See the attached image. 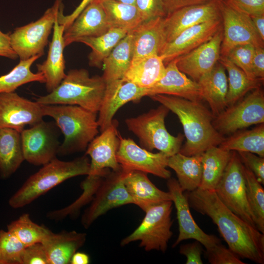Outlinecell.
<instances>
[{
    "label": "cell",
    "mask_w": 264,
    "mask_h": 264,
    "mask_svg": "<svg viewBox=\"0 0 264 264\" xmlns=\"http://www.w3.org/2000/svg\"><path fill=\"white\" fill-rule=\"evenodd\" d=\"M176 114L180 121L186 139L179 153L191 156L202 154L224 139L213 125L214 116L201 102L164 94L149 96Z\"/></svg>",
    "instance_id": "cell-2"
},
{
    "label": "cell",
    "mask_w": 264,
    "mask_h": 264,
    "mask_svg": "<svg viewBox=\"0 0 264 264\" xmlns=\"http://www.w3.org/2000/svg\"><path fill=\"white\" fill-rule=\"evenodd\" d=\"M205 256L211 264H245L240 258L221 242L206 249Z\"/></svg>",
    "instance_id": "cell-43"
},
{
    "label": "cell",
    "mask_w": 264,
    "mask_h": 264,
    "mask_svg": "<svg viewBox=\"0 0 264 264\" xmlns=\"http://www.w3.org/2000/svg\"><path fill=\"white\" fill-rule=\"evenodd\" d=\"M124 183L133 204L145 212L150 207L166 201H172L169 192L162 191L149 179L147 174L131 171L125 176Z\"/></svg>",
    "instance_id": "cell-25"
},
{
    "label": "cell",
    "mask_w": 264,
    "mask_h": 264,
    "mask_svg": "<svg viewBox=\"0 0 264 264\" xmlns=\"http://www.w3.org/2000/svg\"><path fill=\"white\" fill-rule=\"evenodd\" d=\"M167 167L175 172L178 183L184 192L198 188L202 173V154L187 156L178 152L168 157Z\"/></svg>",
    "instance_id": "cell-30"
},
{
    "label": "cell",
    "mask_w": 264,
    "mask_h": 264,
    "mask_svg": "<svg viewBox=\"0 0 264 264\" xmlns=\"http://www.w3.org/2000/svg\"><path fill=\"white\" fill-rule=\"evenodd\" d=\"M223 32L220 56H225L235 46L251 44L264 47L263 41L258 34L251 17L220 0Z\"/></svg>",
    "instance_id": "cell-13"
},
{
    "label": "cell",
    "mask_w": 264,
    "mask_h": 264,
    "mask_svg": "<svg viewBox=\"0 0 264 264\" xmlns=\"http://www.w3.org/2000/svg\"><path fill=\"white\" fill-rule=\"evenodd\" d=\"M106 87L102 76L91 77L86 69H73L67 72L55 89L45 95L39 96L36 101L42 105H77L98 113Z\"/></svg>",
    "instance_id": "cell-4"
},
{
    "label": "cell",
    "mask_w": 264,
    "mask_h": 264,
    "mask_svg": "<svg viewBox=\"0 0 264 264\" xmlns=\"http://www.w3.org/2000/svg\"><path fill=\"white\" fill-rule=\"evenodd\" d=\"M185 195L191 207L217 226L230 250L241 259L264 264V234L228 208L214 190L198 188Z\"/></svg>",
    "instance_id": "cell-1"
},
{
    "label": "cell",
    "mask_w": 264,
    "mask_h": 264,
    "mask_svg": "<svg viewBox=\"0 0 264 264\" xmlns=\"http://www.w3.org/2000/svg\"><path fill=\"white\" fill-rule=\"evenodd\" d=\"M25 247L10 232L0 230V264H22Z\"/></svg>",
    "instance_id": "cell-41"
},
{
    "label": "cell",
    "mask_w": 264,
    "mask_h": 264,
    "mask_svg": "<svg viewBox=\"0 0 264 264\" xmlns=\"http://www.w3.org/2000/svg\"><path fill=\"white\" fill-rule=\"evenodd\" d=\"M163 18L157 17L144 21L132 31V62L152 55H159L165 44L162 28Z\"/></svg>",
    "instance_id": "cell-26"
},
{
    "label": "cell",
    "mask_w": 264,
    "mask_h": 264,
    "mask_svg": "<svg viewBox=\"0 0 264 264\" xmlns=\"http://www.w3.org/2000/svg\"><path fill=\"white\" fill-rule=\"evenodd\" d=\"M60 132L54 121L43 120L24 129L21 132L24 160L34 165L43 166L56 158L61 144Z\"/></svg>",
    "instance_id": "cell-11"
},
{
    "label": "cell",
    "mask_w": 264,
    "mask_h": 264,
    "mask_svg": "<svg viewBox=\"0 0 264 264\" xmlns=\"http://www.w3.org/2000/svg\"><path fill=\"white\" fill-rule=\"evenodd\" d=\"M22 264H48L42 242L25 247L22 256Z\"/></svg>",
    "instance_id": "cell-46"
},
{
    "label": "cell",
    "mask_w": 264,
    "mask_h": 264,
    "mask_svg": "<svg viewBox=\"0 0 264 264\" xmlns=\"http://www.w3.org/2000/svg\"><path fill=\"white\" fill-rule=\"evenodd\" d=\"M110 28L101 3L93 0L65 29V46L77 42L81 38L99 36Z\"/></svg>",
    "instance_id": "cell-22"
},
{
    "label": "cell",
    "mask_w": 264,
    "mask_h": 264,
    "mask_svg": "<svg viewBox=\"0 0 264 264\" xmlns=\"http://www.w3.org/2000/svg\"><path fill=\"white\" fill-rule=\"evenodd\" d=\"M7 230L26 247L42 242L51 233L46 227L33 222L28 214H23L7 225Z\"/></svg>",
    "instance_id": "cell-39"
},
{
    "label": "cell",
    "mask_w": 264,
    "mask_h": 264,
    "mask_svg": "<svg viewBox=\"0 0 264 264\" xmlns=\"http://www.w3.org/2000/svg\"><path fill=\"white\" fill-rule=\"evenodd\" d=\"M169 111L161 104L137 117L125 120L128 130L138 137L142 148L150 152L158 150L169 157L179 152L184 139L181 133L175 136L167 130L165 119Z\"/></svg>",
    "instance_id": "cell-6"
},
{
    "label": "cell",
    "mask_w": 264,
    "mask_h": 264,
    "mask_svg": "<svg viewBox=\"0 0 264 264\" xmlns=\"http://www.w3.org/2000/svg\"><path fill=\"white\" fill-rule=\"evenodd\" d=\"M228 73V90L226 95L227 107L242 99L248 92L260 87V80H253L226 56H220L218 61Z\"/></svg>",
    "instance_id": "cell-37"
},
{
    "label": "cell",
    "mask_w": 264,
    "mask_h": 264,
    "mask_svg": "<svg viewBox=\"0 0 264 264\" xmlns=\"http://www.w3.org/2000/svg\"><path fill=\"white\" fill-rule=\"evenodd\" d=\"M115 0L123 2V3L134 4L135 0Z\"/></svg>",
    "instance_id": "cell-55"
},
{
    "label": "cell",
    "mask_w": 264,
    "mask_h": 264,
    "mask_svg": "<svg viewBox=\"0 0 264 264\" xmlns=\"http://www.w3.org/2000/svg\"><path fill=\"white\" fill-rule=\"evenodd\" d=\"M202 244L196 241L192 243L181 244L179 253L186 257V264H202L201 259Z\"/></svg>",
    "instance_id": "cell-48"
},
{
    "label": "cell",
    "mask_w": 264,
    "mask_h": 264,
    "mask_svg": "<svg viewBox=\"0 0 264 264\" xmlns=\"http://www.w3.org/2000/svg\"><path fill=\"white\" fill-rule=\"evenodd\" d=\"M40 56H34L20 62L8 73L0 76V93L14 92L21 86L32 82L44 83V75L40 72L33 73L31 66Z\"/></svg>",
    "instance_id": "cell-38"
},
{
    "label": "cell",
    "mask_w": 264,
    "mask_h": 264,
    "mask_svg": "<svg viewBox=\"0 0 264 264\" xmlns=\"http://www.w3.org/2000/svg\"><path fill=\"white\" fill-rule=\"evenodd\" d=\"M166 16L183 7L200 4L210 0H161Z\"/></svg>",
    "instance_id": "cell-51"
},
{
    "label": "cell",
    "mask_w": 264,
    "mask_h": 264,
    "mask_svg": "<svg viewBox=\"0 0 264 264\" xmlns=\"http://www.w3.org/2000/svg\"><path fill=\"white\" fill-rule=\"evenodd\" d=\"M9 35L0 30V56L15 60L18 57L11 47Z\"/></svg>",
    "instance_id": "cell-52"
},
{
    "label": "cell",
    "mask_w": 264,
    "mask_h": 264,
    "mask_svg": "<svg viewBox=\"0 0 264 264\" xmlns=\"http://www.w3.org/2000/svg\"><path fill=\"white\" fill-rule=\"evenodd\" d=\"M53 29V36L49 44L46 59L43 63L36 65L38 72L41 73L44 77V83L48 93L60 84L66 75L63 54L65 47L63 38L65 27L59 23L58 16Z\"/></svg>",
    "instance_id": "cell-24"
},
{
    "label": "cell",
    "mask_w": 264,
    "mask_h": 264,
    "mask_svg": "<svg viewBox=\"0 0 264 264\" xmlns=\"http://www.w3.org/2000/svg\"><path fill=\"white\" fill-rule=\"evenodd\" d=\"M89 167L86 154L68 161L56 157L31 175L10 198L9 204L13 208L23 207L64 181L88 175Z\"/></svg>",
    "instance_id": "cell-5"
},
{
    "label": "cell",
    "mask_w": 264,
    "mask_h": 264,
    "mask_svg": "<svg viewBox=\"0 0 264 264\" xmlns=\"http://www.w3.org/2000/svg\"><path fill=\"white\" fill-rule=\"evenodd\" d=\"M87 235L75 231L52 233L42 242L48 264H68L73 254L83 246Z\"/></svg>",
    "instance_id": "cell-27"
},
{
    "label": "cell",
    "mask_w": 264,
    "mask_h": 264,
    "mask_svg": "<svg viewBox=\"0 0 264 264\" xmlns=\"http://www.w3.org/2000/svg\"><path fill=\"white\" fill-rule=\"evenodd\" d=\"M164 94L201 102L203 99L198 83L188 78L177 68L175 60L166 65L164 76L146 89V96Z\"/></svg>",
    "instance_id": "cell-23"
},
{
    "label": "cell",
    "mask_w": 264,
    "mask_h": 264,
    "mask_svg": "<svg viewBox=\"0 0 264 264\" xmlns=\"http://www.w3.org/2000/svg\"><path fill=\"white\" fill-rule=\"evenodd\" d=\"M62 4V0H56L38 20L17 27L10 34L11 47L20 60L44 54V47Z\"/></svg>",
    "instance_id": "cell-8"
},
{
    "label": "cell",
    "mask_w": 264,
    "mask_h": 264,
    "mask_svg": "<svg viewBox=\"0 0 264 264\" xmlns=\"http://www.w3.org/2000/svg\"><path fill=\"white\" fill-rule=\"evenodd\" d=\"M262 123H264V94L260 87L227 107L213 120L214 128L222 135Z\"/></svg>",
    "instance_id": "cell-10"
},
{
    "label": "cell",
    "mask_w": 264,
    "mask_h": 264,
    "mask_svg": "<svg viewBox=\"0 0 264 264\" xmlns=\"http://www.w3.org/2000/svg\"><path fill=\"white\" fill-rule=\"evenodd\" d=\"M228 4L250 17L264 15V0H225Z\"/></svg>",
    "instance_id": "cell-47"
},
{
    "label": "cell",
    "mask_w": 264,
    "mask_h": 264,
    "mask_svg": "<svg viewBox=\"0 0 264 264\" xmlns=\"http://www.w3.org/2000/svg\"><path fill=\"white\" fill-rule=\"evenodd\" d=\"M128 32L124 29L110 28L101 35L81 38L77 42L82 43L91 48L88 56L89 65L100 68L104 60Z\"/></svg>",
    "instance_id": "cell-34"
},
{
    "label": "cell",
    "mask_w": 264,
    "mask_h": 264,
    "mask_svg": "<svg viewBox=\"0 0 264 264\" xmlns=\"http://www.w3.org/2000/svg\"><path fill=\"white\" fill-rule=\"evenodd\" d=\"M232 154V151L219 146L212 147L202 154V173L198 188L214 190L220 180Z\"/></svg>",
    "instance_id": "cell-33"
},
{
    "label": "cell",
    "mask_w": 264,
    "mask_h": 264,
    "mask_svg": "<svg viewBox=\"0 0 264 264\" xmlns=\"http://www.w3.org/2000/svg\"><path fill=\"white\" fill-rule=\"evenodd\" d=\"M198 83L203 99L208 102L214 117L217 116L227 107L228 79L224 67L218 62Z\"/></svg>",
    "instance_id": "cell-28"
},
{
    "label": "cell",
    "mask_w": 264,
    "mask_h": 264,
    "mask_svg": "<svg viewBox=\"0 0 264 264\" xmlns=\"http://www.w3.org/2000/svg\"><path fill=\"white\" fill-rule=\"evenodd\" d=\"M134 4L144 22L166 16L161 0H135Z\"/></svg>",
    "instance_id": "cell-44"
},
{
    "label": "cell",
    "mask_w": 264,
    "mask_h": 264,
    "mask_svg": "<svg viewBox=\"0 0 264 264\" xmlns=\"http://www.w3.org/2000/svg\"><path fill=\"white\" fill-rule=\"evenodd\" d=\"M221 18L194 25L181 32L172 41L165 44L159 55L167 65L211 39L221 27Z\"/></svg>",
    "instance_id": "cell-21"
},
{
    "label": "cell",
    "mask_w": 264,
    "mask_h": 264,
    "mask_svg": "<svg viewBox=\"0 0 264 264\" xmlns=\"http://www.w3.org/2000/svg\"><path fill=\"white\" fill-rule=\"evenodd\" d=\"M165 71L166 66L162 58L154 55L132 62L122 80L147 88L161 79Z\"/></svg>",
    "instance_id": "cell-32"
},
{
    "label": "cell",
    "mask_w": 264,
    "mask_h": 264,
    "mask_svg": "<svg viewBox=\"0 0 264 264\" xmlns=\"http://www.w3.org/2000/svg\"><path fill=\"white\" fill-rule=\"evenodd\" d=\"M127 173L121 167L110 171L105 176L82 216L81 223L85 228H88L99 217L112 209L133 204L124 183Z\"/></svg>",
    "instance_id": "cell-12"
},
{
    "label": "cell",
    "mask_w": 264,
    "mask_h": 264,
    "mask_svg": "<svg viewBox=\"0 0 264 264\" xmlns=\"http://www.w3.org/2000/svg\"><path fill=\"white\" fill-rule=\"evenodd\" d=\"M118 124L117 120H113L112 124L88 145L85 154L90 158L88 175L105 177L110 169L116 171L121 168L116 159L120 143Z\"/></svg>",
    "instance_id": "cell-17"
},
{
    "label": "cell",
    "mask_w": 264,
    "mask_h": 264,
    "mask_svg": "<svg viewBox=\"0 0 264 264\" xmlns=\"http://www.w3.org/2000/svg\"><path fill=\"white\" fill-rule=\"evenodd\" d=\"M252 71L255 78L261 81L264 79V48L255 47L252 63Z\"/></svg>",
    "instance_id": "cell-49"
},
{
    "label": "cell",
    "mask_w": 264,
    "mask_h": 264,
    "mask_svg": "<svg viewBox=\"0 0 264 264\" xmlns=\"http://www.w3.org/2000/svg\"><path fill=\"white\" fill-rule=\"evenodd\" d=\"M223 32L221 27L207 42L175 60L178 69L198 82L218 62Z\"/></svg>",
    "instance_id": "cell-19"
},
{
    "label": "cell",
    "mask_w": 264,
    "mask_h": 264,
    "mask_svg": "<svg viewBox=\"0 0 264 264\" xmlns=\"http://www.w3.org/2000/svg\"><path fill=\"white\" fill-rule=\"evenodd\" d=\"M173 204L172 201H166L146 210L140 225L122 240L121 246L139 241V246L147 251L155 250L164 253L173 235L171 231Z\"/></svg>",
    "instance_id": "cell-7"
},
{
    "label": "cell",
    "mask_w": 264,
    "mask_h": 264,
    "mask_svg": "<svg viewBox=\"0 0 264 264\" xmlns=\"http://www.w3.org/2000/svg\"><path fill=\"white\" fill-rule=\"evenodd\" d=\"M221 18L220 0H210L179 9L163 18L162 28L165 44L172 41L189 27Z\"/></svg>",
    "instance_id": "cell-16"
},
{
    "label": "cell",
    "mask_w": 264,
    "mask_h": 264,
    "mask_svg": "<svg viewBox=\"0 0 264 264\" xmlns=\"http://www.w3.org/2000/svg\"><path fill=\"white\" fill-rule=\"evenodd\" d=\"M251 17L258 34L264 41V15Z\"/></svg>",
    "instance_id": "cell-53"
},
{
    "label": "cell",
    "mask_w": 264,
    "mask_h": 264,
    "mask_svg": "<svg viewBox=\"0 0 264 264\" xmlns=\"http://www.w3.org/2000/svg\"><path fill=\"white\" fill-rule=\"evenodd\" d=\"M98 1L102 4L110 28H120L131 32L144 22L134 4L115 0Z\"/></svg>",
    "instance_id": "cell-35"
},
{
    "label": "cell",
    "mask_w": 264,
    "mask_h": 264,
    "mask_svg": "<svg viewBox=\"0 0 264 264\" xmlns=\"http://www.w3.org/2000/svg\"><path fill=\"white\" fill-rule=\"evenodd\" d=\"M242 162L250 170L257 180L264 184V158L255 154L247 152H237Z\"/></svg>",
    "instance_id": "cell-45"
},
{
    "label": "cell",
    "mask_w": 264,
    "mask_h": 264,
    "mask_svg": "<svg viewBox=\"0 0 264 264\" xmlns=\"http://www.w3.org/2000/svg\"><path fill=\"white\" fill-rule=\"evenodd\" d=\"M119 139L116 159L124 171H137L167 179L171 177V173L166 168L169 156L166 154L161 152L153 153L120 133Z\"/></svg>",
    "instance_id": "cell-14"
},
{
    "label": "cell",
    "mask_w": 264,
    "mask_h": 264,
    "mask_svg": "<svg viewBox=\"0 0 264 264\" xmlns=\"http://www.w3.org/2000/svg\"><path fill=\"white\" fill-rule=\"evenodd\" d=\"M42 105L14 92L0 93V128H10L21 132L43 120Z\"/></svg>",
    "instance_id": "cell-15"
},
{
    "label": "cell",
    "mask_w": 264,
    "mask_h": 264,
    "mask_svg": "<svg viewBox=\"0 0 264 264\" xmlns=\"http://www.w3.org/2000/svg\"><path fill=\"white\" fill-rule=\"evenodd\" d=\"M243 170L247 202L256 228L264 234V189L250 170L244 166Z\"/></svg>",
    "instance_id": "cell-40"
},
{
    "label": "cell",
    "mask_w": 264,
    "mask_h": 264,
    "mask_svg": "<svg viewBox=\"0 0 264 264\" xmlns=\"http://www.w3.org/2000/svg\"><path fill=\"white\" fill-rule=\"evenodd\" d=\"M146 89L122 79L107 84L103 100L98 112L99 131L102 132L112 124L114 114L122 106L146 96Z\"/></svg>",
    "instance_id": "cell-20"
},
{
    "label": "cell",
    "mask_w": 264,
    "mask_h": 264,
    "mask_svg": "<svg viewBox=\"0 0 264 264\" xmlns=\"http://www.w3.org/2000/svg\"><path fill=\"white\" fill-rule=\"evenodd\" d=\"M93 0H82L79 5L72 13L66 16L63 14L64 5H62L58 14V21L59 23L64 25L66 29L74 21L83 9Z\"/></svg>",
    "instance_id": "cell-50"
},
{
    "label": "cell",
    "mask_w": 264,
    "mask_h": 264,
    "mask_svg": "<svg viewBox=\"0 0 264 264\" xmlns=\"http://www.w3.org/2000/svg\"><path fill=\"white\" fill-rule=\"evenodd\" d=\"M255 49V46L251 44H240L231 48L225 56L241 68L249 78L259 80L255 78L252 71V63Z\"/></svg>",
    "instance_id": "cell-42"
},
{
    "label": "cell",
    "mask_w": 264,
    "mask_h": 264,
    "mask_svg": "<svg viewBox=\"0 0 264 264\" xmlns=\"http://www.w3.org/2000/svg\"><path fill=\"white\" fill-rule=\"evenodd\" d=\"M244 165L236 151L214 191L220 201L241 219L256 227L246 198Z\"/></svg>",
    "instance_id": "cell-9"
},
{
    "label": "cell",
    "mask_w": 264,
    "mask_h": 264,
    "mask_svg": "<svg viewBox=\"0 0 264 264\" xmlns=\"http://www.w3.org/2000/svg\"><path fill=\"white\" fill-rule=\"evenodd\" d=\"M44 116L52 117L64 135L58 155L65 156L86 150L99 133L97 112L77 105H42Z\"/></svg>",
    "instance_id": "cell-3"
},
{
    "label": "cell",
    "mask_w": 264,
    "mask_h": 264,
    "mask_svg": "<svg viewBox=\"0 0 264 264\" xmlns=\"http://www.w3.org/2000/svg\"><path fill=\"white\" fill-rule=\"evenodd\" d=\"M232 134L225 138L219 146L225 150L250 152L264 157V123L259 124L251 130L238 131Z\"/></svg>",
    "instance_id": "cell-36"
},
{
    "label": "cell",
    "mask_w": 264,
    "mask_h": 264,
    "mask_svg": "<svg viewBox=\"0 0 264 264\" xmlns=\"http://www.w3.org/2000/svg\"><path fill=\"white\" fill-rule=\"evenodd\" d=\"M133 57V35L129 32L104 60L102 75L107 84L121 80L130 67Z\"/></svg>",
    "instance_id": "cell-31"
},
{
    "label": "cell",
    "mask_w": 264,
    "mask_h": 264,
    "mask_svg": "<svg viewBox=\"0 0 264 264\" xmlns=\"http://www.w3.org/2000/svg\"><path fill=\"white\" fill-rule=\"evenodd\" d=\"M167 186L176 210L178 224V235L173 247L189 239L199 242L205 249L221 242L216 236L206 234L198 225L191 213L188 199L177 180L170 177L168 179Z\"/></svg>",
    "instance_id": "cell-18"
},
{
    "label": "cell",
    "mask_w": 264,
    "mask_h": 264,
    "mask_svg": "<svg viewBox=\"0 0 264 264\" xmlns=\"http://www.w3.org/2000/svg\"><path fill=\"white\" fill-rule=\"evenodd\" d=\"M89 263V256L85 253L76 252L72 256L71 264H88Z\"/></svg>",
    "instance_id": "cell-54"
},
{
    "label": "cell",
    "mask_w": 264,
    "mask_h": 264,
    "mask_svg": "<svg viewBox=\"0 0 264 264\" xmlns=\"http://www.w3.org/2000/svg\"><path fill=\"white\" fill-rule=\"evenodd\" d=\"M24 160L21 132L10 128H0V176L7 178Z\"/></svg>",
    "instance_id": "cell-29"
}]
</instances>
